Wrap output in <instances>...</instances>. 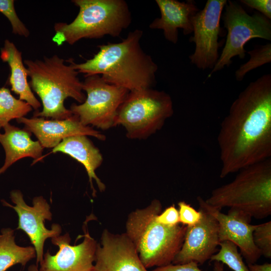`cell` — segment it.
Returning <instances> with one entry per match:
<instances>
[{"instance_id": "cell-1", "label": "cell", "mask_w": 271, "mask_h": 271, "mask_svg": "<svg viewBox=\"0 0 271 271\" xmlns=\"http://www.w3.org/2000/svg\"><path fill=\"white\" fill-rule=\"evenodd\" d=\"M226 177L271 157V75L250 82L232 103L217 137Z\"/></svg>"}, {"instance_id": "cell-2", "label": "cell", "mask_w": 271, "mask_h": 271, "mask_svg": "<svg viewBox=\"0 0 271 271\" xmlns=\"http://www.w3.org/2000/svg\"><path fill=\"white\" fill-rule=\"evenodd\" d=\"M141 30L129 32L121 41L98 46V52L74 68L84 77L98 75L107 83L129 91L149 88L156 83L158 65L141 45Z\"/></svg>"}, {"instance_id": "cell-3", "label": "cell", "mask_w": 271, "mask_h": 271, "mask_svg": "<svg viewBox=\"0 0 271 271\" xmlns=\"http://www.w3.org/2000/svg\"><path fill=\"white\" fill-rule=\"evenodd\" d=\"M66 65L64 60L54 55L45 57L43 60H25L28 75L31 79V88L41 100L43 109L36 111L34 116L65 119L72 115L64 104L68 97L83 103L86 95L83 92L82 82L78 77L79 73L74 68L72 58Z\"/></svg>"}, {"instance_id": "cell-4", "label": "cell", "mask_w": 271, "mask_h": 271, "mask_svg": "<svg viewBox=\"0 0 271 271\" xmlns=\"http://www.w3.org/2000/svg\"><path fill=\"white\" fill-rule=\"evenodd\" d=\"M162 208L161 202L155 199L146 208L131 212L126 221L125 233L146 268L171 264L184 241L187 226L158 222L156 216Z\"/></svg>"}, {"instance_id": "cell-5", "label": "cell", "mask_w": 271, "mask_h": 271, "mask_svg": "<svg viewBox=\"0 0 271 271\" xmlns=\"http://www.w3.org/2000/svg\"><path fill=\"white\" fill-rule=\"evenodd\" d=\"M79 13L70 24L54 25L53 41L60 46L73 45L82 39L116 37L131 23V14L124 0H73Z\"/></svg>"}, {"instance_id": "cell-6", "label": "cell", "mask_w": 271, "mask_h": 271, "mask_svg": "<svg viewBox=\"0 0 271 271\" xmlns=\"http://www.w3.org/2000/svg\"><path fill=\"white\" fill-rule=\"evenodd\" d=\"M231 182L217 187L205 200L218 210H242L251 218L271 214V158L244 168Z\"/></svg>"}, {"instance_id": "cell-7", "label": "cell", "mask_w": 271, "mask_h": 271, "mask_svg": "<svg viewBox=\"0 0 271 271\" xmlns=\"http://www.w3.org/2000/svg\"><path fill=\"white\" fill-rule=\"evenodd\" d=\"M173 113L172 99L164 91L134 90L129 91L119 106L114 126H123L129 139L145 140L161 129Z\"/></svg>"}, {"instance_id": "cell-8", "label": "cell", "mask_w": 271, "mask_h": 271, "mask_svg": "<svg viewBox=\"0 0 271 271\" xmlns=\"http://www.w3.org/2000/svg\"><path fill=\"white\" fill-rule=\"evenodd\" d=\"M224 8L222 18L227 31L226 40L222 53L208 77L225 66H229L233 57L237 56L244 59L246 55L244 46L250 40H271L270 20L258 12L249 15L233 1H227Z\"/></svg>"}, {"instance_id": "cell-9", "label": "cell", "mask_w": 271, "mask_h": 271, "mask_svg": "<svg viewBox=\"0 0 271 271\" xmlns=\"http://www.w3.org/2000/svg\"><path fill=\"white\" fill-rule=\"evenodd\" d=\"M85 78L82 89L86 99L80 104L73 103L70 110L84 125L102 130L114 127L117 110L129 91L106 83L98 75Z\"/></svg>"}, {"instance_id": "cell-10", "label": "cell", "mask_w": 271, "mask_h": 271, "mask_svg": "<svg viewBox=\"0 0 271 271\" xmlns=\"http://www.w3.org/2000/svg\"><path fill=\"white\" fill-rule=\"evenodd\" d=\"M227 1L208 0L204 8L193 18L194 34L190 41L195 43V49L189 58L199 69H212L219 57L218 38L222 34L220 21Z\"/></svg>"}, {"instance_id": "cell-11", "label": "cell", "mask_w": 271, "mask_h": 271, "mask_svg": "<svg viewBox=\"0 0 271 271\" xmlns=\"http://www.w3.org/2000/svg\"><path fill=\"white\" fill-rule=\"evenodd\" d=\"M10 198L15 206L4 200H2L3 205L13 208L17 213L19 220L17 229L23 230L29 237L35 249L38 264L43 258L45 241L60 235L62 228L58 224H53L51 229L45 227V220L51 221L52 214L49 203L43 196L34 197L32 206L26 203L22 193L19 190H12Z\"/></svg>"}, {"instance_id": "cell-12", "label": "cell", "mask_w": 271, "mask_h": 271, "mask_svg": "<svg viewBox=\"0 0 271 271\" xmlns=\"http://www.w3.org/2000/svg\"><path fill=\"white\" fill-rule=\"evenodd\" d=\"M199 205L206 210L217 220L219 225L220 242L229 241L240 250V253L247 264H254L261 254L255 245L253 232L256 225L250 224L251 217L242 210L230 208L227 214L222 213L205 202L201 197H197Z\"/></svg>"}, {"instance_id": "cell-13", "label": "cell", "mask_w": 271, "mask_h": 271, "mask_svg": "<svg viewBox=\"0 0 271 271\" xmlns=\"http://www.w3.org/2000/svg\"><path fill=\"white\" fill-rule=\"evenodd\" d=\"M201 218L192 226H187L181 248L172 263L181 264L190 261L203 264L215 253L220 243L219 225L215 218L199 206Z\"/></svg>"}, {"instance_id": "cell-14", "label": "cell", "mask_w": 271, "mask_h": 271, "mask_svg": "<svg viewBox=\"0 0 271 271\" xmlns=\"http://www.w3.org/2000/svg\"><path fill=\"white\" fill-rule=\"evenodd\" d=\"M83 241L77 244H70L68 233L51 238L52 243L59 247L55 255L47 251L40 263L39 271H90L93 268L97 242L85 232Z\"/></svg>"}, {"instance_id": "cell-15", "label": "cell", "mask_w": 271, "mask_h": 271, "mask_svg": "<svg viewBox=\"0 0 271 271\" xmlns=\"http://www.w3.org/2000/svg\"><path fill=\"white\" fill-rule=\"evenodd\" d=\"M96 271H148L126 233L114 234L104 229L95 252Z\"/></svg>"}, {"instance_id": "cell-16", "label": "cell", "mask_w": 271, "mask_h": 271, "mask_svg": "<svg viewBox=\"0 0 271 271\" xmlns=\"http://www.w3.org/2000/svg\"><path fill=\"white\" fill-rule=\"evenodd\" d=\"M24 128L34 134L43 148H54L64 139L76 136H91L104 141L105 136L90 126L83 125L78 117L72 115L65 119H46L44 117H25L17 119Z\"/></svg>"}, {"instance_id": "cell-17", "label": "cell", "mask_w": 271, "mask_h": 271, "mask_svg": "<svg viewBox=\"0 0 271 271\" xmlns=\"http://www.w3.org/2000/svg\"><path fill=\"white\" fill-rule=\"evenodd\" d=\"M156 3L161 17L150 24V28L163 30L165 39L174 44L178 42L179 29L185 35L193 33V19L199 11L194 1L156 0Z\"/></svg>"}, {"instance_id": "cell-18", "label": "cell", "mask_w": 271, "mask_h": 271, "mask_svg": "<svg viewBox=\"0 0 271 271\" xmlns=\"http://www.w3.org/2000/svg\"><path fill=\"white\" fill-rule=\"evenodd\" d=\"M52 153L61 152L73 158L85 168L89 178L92 196H96V190L93 185L94 180L100 191L105 189V185L97 177L96 170L103 162V157L99 149L86 136H76L64 139L52 149Z\"/></svg>"}, {"instance_id": "cell-19", "label": "cell", "mask_w": 271, "mask_h": 271, "mask_svg": "<svg viewBox=\"0 0 271 271\" xmlns=\"http://www.w3.org/2000/svg\"><path fill=\"white\" fill-rule=\"evenodd\" d=\"M3 128L4 132H0V143L5 150V160L0 168V175L22 158L31 157L38 160L41 157L44 148L38 141L32 140L31 132L10 123Z\"/></svg>"}, {"instance_id": "cell-20", "label": "cell", "mask_w": 271, "mask_h": 271, "mask_svg": "<svg viewBox=\"0 0 271 271\" xmlns=\"http://www.w3.org/2000/svg\"><path fill=\"white\" fill-rule=\"evenodd\" d=\"M0 57L9 66V83L11 90L19 95V99L27 102L33 109L38 111L41 104L30 86L28 81V71L23 62L21 52L12 42L7 39L1 49Z\"/></svg>"}, {"instance_id": "cell-21", "label": "cell", "mask_w": 271, "mask_h": 271, "mask_svg": "<svg viewBox=\"0 0 271 271\" xmlns=\"http://www.w3.org/2000/svg\"><path fill=\"white\" fill-rule=\"evenodd\" d=\"M36 257L33 246H21L15 241V231L3 228L0 233V271H6L11 266L20 264L25 266Z\"/></svg>"}, {"instance_id": "cell-22", "label": "cell", "mask_w": 271, "mask_h": 271, "mask_svg": "<svg viewBox=\"0 0 271 271\" xmlns=\"http://www.w3.org/2000/svg\"><path fill=\"white\" fill-rule=\"evenodd\" d=\"M32 109L27 102L15 97L8 88H0V128L13 119L25 117Z\"/></svg>"}, {"instance_id": "cell-23", "label": "cell", "mask_w": 271, "mask_h": 271, "mask_svg": "<svg viewBox=\"0 0 271 271\" xmlns=\"http://www.w3.org/2000/svg\"><path fill=\"white\" fill-rule=\"evenodd\" d=\"M219 246V251L211 257V261L222 262L233 271H249L238 252V247L234 243L224 241L221 242Z\"/></svg>"}, {"instance_id": "cell-24", "label": "cell", "mask_w": 271, "mask_h": 271, "mask_svg": "<svg viewBox=\"0 0 271 271\" xmlns=\"http://www.w3.org/2000/svg\"><path fill=\"white\" fill-rule=\"evenodd\" d=\"M246 52L250 55V59L241 65L235 73L236 79L239 81L242 80L248 72L271 62L270 43L258 46Z\"/></svg>"}, {"instance_id": "cell-25", "label": "cell", "mask_w": 271, "mask_h": 271, "mask_svg": "<svg viewBox=\"0 0 271 271\" xmlns=\"http://www.w3.org/2000/svg\"><path fill=\"white\" fill-rule=\"evenodd\" d=\"M14 4L13 0H0V13L9 21L14 34L28 37L30 32L18 16Z\"/></svg>"}, {"instance_id": "cell-26", "label": "cell", "mask_w": 271, "mask_h": 271, "mask_svg": "<svg viewBox=\"0 0 271 271\" xmlns=\"http://www.w3.org/2000/svg\"><path fill=\"white\" fill-rule=\"evenodd\" d=\"M253 242L265 257H271V221L257 224L253 232Z\"/></svg>"}, {"instance_id": "cell-27", "label": "cell", "mask_w": 271, "mask_h": 271, "mask_svg": "<svg viewBox=\"0 0 271 271\" xmlns=\"http://www.w3.org/2000/svg\"><path fill=\"white\" fill-rule=\"evenodd\" d=\"M180 223L185 226H192L198 223L201 218V212L197 211L189 204L184 201L178 203Z\"/></svg>"}, {"instance_id": "cell-28", "label": "cell", "mask_w": 271, "mask_h": 271, "mask_svg": "<svg viewBox=\"0 0 271 271\" xmlns=\"http://www.w3.org/2000/svg\"><path fill=\"white\" fill-rule=\"evenodd\" d=\"M157 221L165 225L175 226L180 224L178 209L174 205L167 207L156 216Z\"/></svg>"}, {"instance_id": "cell-29", "label": "cell", "mask_w": 271, "mask_h": 271, "mask_svg": "<svg viewBox=\"0 0 271 271\" xmlns=\"http://www.w3.org/2000/svg\"><path fill=\"white\" fill-rule=\"evenodd\" d=\"M240 2L258 12L268 19H271L270 0H241Z\"/></svg>"}, {"instance_id": "cell-30", "label": "cell", "mask_w": 271, "mask_h": 271, "mask_svg": "<svg viewBox=\"0 0 271 271\" xmlns=\"http://www.w3.org/2000/svg\"><path fill=\"white\" fill-rule=\"evenodd\" d=\"M152 271H202L198 267V264L195 261H190L181 264H170L169 265L157 267Z\"/></svg>"}, {"instance_id": "cell-31", "label": "cell", "mask_w": 271, "mask_h": 271, "mask_svg": "<svg viewBox=\"0 0 271 271\" xmlns=\"http://www.w3.org/2000/svg\"><path fill=\"white\" fill-rule=\"evenodd\" d=\"M247 267L249 271H271L270 263H264L261 264H247Z\"/></svg>"}, {"instance_id": "cell-32", "label": "cell", "mask_w": 271, "mask_h": 271, "mask_svg": "<svg viewBox=\"0 0 271 271\" xmlns=\"http://www.w3.org/2000/svg\"><path fill=\"white\" fill-rule=\"evenodd\" d=\"M214 271H224V264L219 261H214L213 264Z\"/></svg>"}, {"instance_id": "cell-33", "label": "cell", "mask_w": 271, "mask_h": 271, "mask_svg": "<svg viewBox=\"0 0 271 271\" xmlns=\"http://www.w3.org/2000/svg\"><path fill=\"white\" fill-rule=\"evenodd\" d=\"M28 271H39L37 265L35 264H32L28 267Z\"/></svg>"}, {"instance_id": "cell-34", "label": "cell", "mask_w": 271, "mask_h": 271, "mask_svg": "<svg viewBox=\"0 0 271 271\" xmlns=\"http://www.w3.org/2000/svg\"><path fill=\"white\" fill-rule=\"evenodd\" d=\"M90 271H96V270H95L93 269V268L92 270H90Z\"/></svg>"}]
</instances>
